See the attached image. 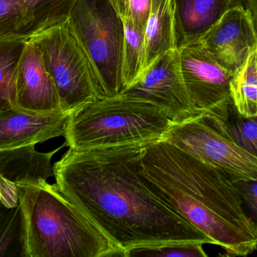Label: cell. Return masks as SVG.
Returning a JSON list of instances; mask_svg holds the SVG:
<instances>
[{"label":"cell","instance_id":"obj_21","mask_svg":"<svg viewBox=\"0 0 257 257\" xmlns=\"http://www.w3.org/2000/svg\"><path fill=\"white\" fill-rule=\"evenodd\" d=\"M204 244L171 245V246H138L130 248L125 257H207Z\"/></svg>","mask_w":257,"mask_h":257},{"label":"cell","instance_id":"obj_22","mask_svg":"<svg viewBox=\"0 0 257 257\" xmlns=\"http://www.w3.org/2000/svg\"><path fill=\"white\" fill-rule=\"evenodd\" d=\"M245 214L257 229V178L234 182Z\"/></svg>","mask_w":257,"mask_h":257},{"label":"cell","instance_id":"obj_6","mask_svg":"<svg viewBox=\"0 0 257 257\" xmlns=\"http://www.w3.org/2000/svg\"><path fill=\"white\" fill-rule=\"evenodd\" d=\"M31 40L41 50L48 71L55 82L63 112L71 113L89 102L102 98L95 67L68 22L50 28Z\"/></svg>","mask_w":257,"mask_h":257},{"label":"cell","instance_id":"obj_23","mask_svg":"<svg viewBox=\"0 0 257 257\" xmlns=\"http://www.w3.org/2000/svg\"><path fill=\"white\" fill-rule=\"evenodd\" d=\"M152 0H129L128 17L134 25L142 32H145L151 10Z\"/></svg>","mask_w":257,"mask_h":257},{"label":"cell","instance_id":"obj_18","mask_svg":"<svg viewBox=\"0 0 257 257\" xmlns=\"http://www.w3.org/2000/svg\"><path fill=\"white\" fill-rule=\"evenodd\" d=\"M231 97L246 117L257 115V43L231 81Z\"/></svg>","mask_w":257,"mask_h":257},{"label":"cell","instance_id":"obj_19","mask_svg":"<svg viewBox=\"0 0 257 257\" xmlns=\"http://www.w3.org/2000/svg\"><path fill=\"white\" fill-rule=\"evenodd\" d=\"M122 19L124 40L121 74L125 90L139 79L145 69V34L134 25L130 17Z\"/></svg>","mask_w":257,"mask_h":257},{"label":"cell","instance_id":"obj_17","mask_svg":"<svg viewBox=\"0 0 257 257\" xmlns=\"http://www.w3.org/2000/svg\"><path fill=\"white\" fill-rule=\"evenodd\" d=\"M203 118L230 141L257 158V115L245 116L231 100L219 115Z\"/></svg>","mask_w":257,"mask_h":257},{"label":"cell","instance_id":"obj_9","mask_svg":"<svg viewBox=\"0 0 257 257\" xmlns=\"http://www.w3.org/2000/svg\"><path fill=\"white\" fill-rule=\"evenodd\" d=\"M120 95L153 103L162 108L175 124L199 117L183 81L178 49L157 58Z\"/></svg>","mask_w":257,"mask_h":257},{"label":"cell","instance_id":"obj_1","mask_svg":"<svg viewBox=\"0 0 257 257\" xmlns=\"http://www.w3.org/2000/svg\"><path fill=\"white\" fill-rule=\"evenodd\" d=\"M147 144L69 148L54 164L56 183L124 257L138 246L213 244L144 181L140 161Z\"/></svg>","mask_w":257,"mask_h":257},{"label":"cell","instance_id":"obj_15","mask_svg":"<svg viewBox=\"0 0 257 257\" xmlns=\"http://www.w3.org/2000/svg\"><path fill=\"white\" fill-rule=\"evenodd\" d=\"M65 146L46 153L36 150L35 145L0 150V174L16 183L47 180L55 177L52 157Z\"/></svg>","mask_w":257,"mask_h":257},{"label":"cell","instance_id":"obj_26","mask_svg":"<svg viewBox=\"0 0 257 257\" xmlns=\"http://www.w3.org/2000/svg\"><path fill=\"white\" fill-rule=\"evenodd\" d=\"M246 7L252 16L257 31V0H245Z\"/></svg>","mask_w":257,"mask_h":257},{"label":"cell","instance_id":"obj_25","mask_svg":"<svg viewBox=\"0 0 257 257\" xmlns=\"http://www.w3.org/2000/svg\"><path fill=\"white\" fill-rule=\"evenodd\" d=\"M121 18L128 17L129 0H109Z\"/></svg>","mask_w":257,"mask_h":257},{"label":"cell","instance_id":"obj_24","mask_svg":"<svg viewBox=\"0 0 257 257\" xmlns=\"http://www.w3.org/2000/svg\"><path fill=\"white\" fill-rule=\"evenodd\" d=\"M0 197L3 205L7 209L19 207V190L17 183L1 176Z\"/></svg>","mask_w":257,"mask_h":257},{"label":"cell","instance_id":"obj_11","mask_svg":"<svg viewBox=\"0 0 257 257\" xmlns=\"http://www.w3.org/2000/svg\"><path fill=\"white\" fill-rule=\"evenodd\" d=\"M198 42L234 75L257 43L256 28L247 8L236 7L225 13Z\"/></svg>","mask_w":257,"mask_h":257},{"label":"cell","instance_id":"obj_5","mask_svg":"<svg viewBox=\"0 0 257 257\" xmlns=\"http://www.w3.org/2000/svg\"><path fill=\"white\" fill-rule=\"evenodd\" d=\"M69 25L86 50L98 75L102 98L124 91L121 74L124 28L109 0H77Z\"/></svg>","mask_w":257,"mask_h":257},{"label":"cell","instance_id":"obj_20","mask_svg":"<svg viewBox=\"0 0 257 257\" xmlns=\"http://www.w3.org/2000/svg\"><path fill=\"white\" fill-rule=\"evenodd\" d=\"M0 110L16 109L18 63L25 43L0 40Z\"/></svg>","mask_w":257,"mask_h":257},{"label":"cell","instance_id":"obj_4","mask_svg":"<svg viewBox=\"0 0 257 257\" xmlns=\"http://www.w3.org/2000/svg\"><path fill=\"white\" fill-rule=\"evenodd\" d=\"M175 123L153 103L118 95L96 99L70 113L66 146L88 150L164 140Z\"/></svg>","mask_w":257,"mask_h":257},{"label":"cell","instance_id":"obj_13","mask_svg":"<svg viewBox=\"0 0 257 257\" xmlns=\"http://www.w3.org/2000/svg\"><path fill=\"white\" fill-rule=\"evenodd\" d=\"M70 113H30L17 109L0 110V150L36 145L64 137Z\"/></svg>","mask_w":257,"mask_h":257},{"label":"cell","instance_id":"obj_16","mask_svg":"<svg viewBox=\"0 0 257 257\" xmlns=\"http://www.w3.org/2000/svg\"><path fill=\"white\" fill-rule=\"evenodd\" d=\"M144 34L145 69L164 54L178 49L174 0H152L151 10Z\"/></svg>","mask_w":257,"mask_h":257},{"label":"cell","instance_id":"obj_2","mask_svg":"<svg viewBox=\"0 0 257 257\" xmlns=\"http://www.w3.org/2000/svg\"><path fill=\"white\" fill-rule=\"evenodd\" d=\"M140 173L158 196L227 255L246 256L256 249L257 229L238 191L213 167L161 140L144 147Z\"/></svg>","mask_w":257,"mask_h":257},{"label":"cell","instance_id":"obj_7","mask_svg":"<svg viewBox=\"0 0 257 257\" xmlns=\"http://www.w3.org/2000/svg\"><path fill=\"white\" fill-rule=\"evenodd\" d=\"M164 140L213 167L232 183L257 178V158L218 132L203 117L174 124Z\"/></svg>","mask_w":257,"mask_h":257},{"label":"cell","instance_id":"obj_3","mask_svg":"<svg viewBox=\"0 0 257 257\" xmlns=\"http://www.w3.org/2000/svg\"><path fill=\"white\" fill-rule=\"evenodd\" d=\"M17 185L22 256H124L57 183L40 179Z\"/></svg>","mask_w":257,"mask_h":257},{"label":"cell","instance_id":"obj_12","mask_svg":"<svg viewBox=\"0 0 257 257\" xmlns=\"http://www.w3.org/2000/svg\"><path fill=\"white\" fill-rule=\"evenodd\" d=\"M16 109L30 113L62 111L55 82L37 43L25 42L18 63Z\"/></svg>","mask_w":257,"mask_h":257},{"label":"cell","instance_id":"obj_10","mask_svg":"<svg viewBox=\"0 0 257 257\" xmlns=\"http://www.w3.org/2000/svg\"><path fill=\"white\" fill-rule=\"evenodd\" d=\"M77 0H0V40L25 42L68 22Z\"/></svg>","mask_w":257,"mask_h":257},{"label":"cell","instance_id":"obj_8","mask_svg":"<svg viewBox=\"0 0 257 257\" xmlns=\"http://www.w3.org/2000/svg\"><path fill=\"white\" fill-rule=\"evenodd\" d=\"M178 50L182 76L197 115H219L231 100L233 74L200 42L182 46Z\"/></svg>","mask_w":257,"mask_h":257},{"label":"cell","instance_id":"obj_14","mask_svg":"<svg viewBox=\"0 0 257 257\" xmlns=\"http://www.w3.org/2000/svg\"><path fill=\"white\" fill-rule=\"evenodd\" d=\"M177 49L201 40L229 10L245 0H174Z\"/></svg>","mask_w":257,"mask_h":257}]
</instances>
